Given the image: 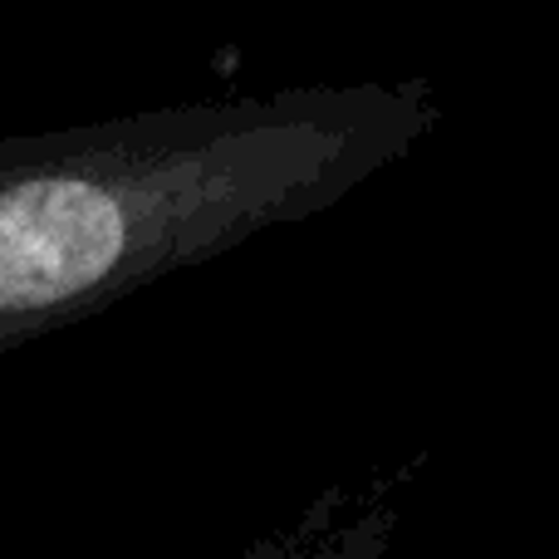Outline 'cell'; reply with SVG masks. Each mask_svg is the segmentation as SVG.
Wrapping results in <instances>:
<instances>
[{
	"label": "cell",
	"instance_id": "obj_1",
	"mask_svg": "<svg viewBox=\"0 0 559 559\" xmlns=\"http://www.w3.org/2000/svg\"><path fill=\"white\" fill-rule=\"evenodd\" d=\"M427 79L197 98L0 138V354L329 212L437 128Z\"/></svg>",
	"mask_w": 559,
	"mask_h": 559
}]
</instances>
